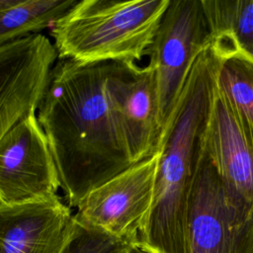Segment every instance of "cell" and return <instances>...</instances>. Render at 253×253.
I'll return each instance as SVG.
<instances>
[{"label":"cell","mask_w":253,"mask_h":253,"mask_svg":"<svg viewBox=\"0 0 253 253\" xmlns=\"http://www.w3.org/2000/svg\"><path fill=\"white\" fill-rule=\"evenodd\" d=\"M114 64L58 57L38 111L71 209L133 165L106 88Z\"/></svg>","instance_id":"6da1fadb"},{"label":"cell","mask_w":253,"mask_h":253,"mask_svg":"<svg viewBox=\"0 0 253 253\" xmlns=\"http://www.w3.org/2000/svg\"><path fill=\"white\" fill-rule=\"evenodd\" d=\"M220 64L211 42L197 57L163 129L154 201L138 236L137 249L144 253H187L188 197Z\"/></svg>","instance_id":"7a4b0ae2"},{"label":"cell","mask_w":253,"mask_h":253,"mask_svg":"<svg viewBox=\"0 0 253 253\" xmlns=\"http://www.w3.org/2000/svg\"><path fill=\"white\" fill-rule=\"evenodd\" d=\"M170 0H78L52 25L58 57L135 63L147 54Z\"/></svg>","instance_id":"3957f363"},{"label":"cell","mask_w":253,"mask_h":253,"mask_svg":"<svg viewBox=\"0 0 253 253\" xmlns=\"http://www.w3.org/2000/svg\"><path fill=\"white\" fill-rule=\"evenodd\" d=\"M187 253H253V202L225 185L204 139L188 197Z\"/></svg>","instance_id":"277c9868"},{"label":"cell","mask_w":253,"mask_h":253,"mask_svg":"<svg viewBox=\"0 0 253 253\" xmlns=\"http://www.w3.org/2000/svg\"><path fill=\"white\" fill-rule=\"evenodd\" d=\"M211 42L202 0H170L147 51L148 65L155 73L163 129L197 57Z\"/></svg>","instance_id":"5b68a950"},{"label":"cell","mask_w":253,"mask_h":253,"mask_svg":"<svg viewBox=\"0 0 253 253\" xmlns=\"http://www.w3.org/2000/svg\"><path fill=\"white\" fill-rule=\"evenodd\" d=\"M159 150L90 192L76 208V220L134 248L153 205Z\"/></svg>","instance_id":"8992f818"},{"label":"cell","mask_w":253,"mask_h":253,"mask_svg":"<svg viewBox=\"0 0 253 253\" xmlns=\"http://www.w3.org/2000/svg\"><path fill=\"white\" fill-rule=\"evenodd\" d=\"M57 167L36 114L0 136V204H18L58 196Z\"/></svg>","instance_id":"52a82bcc"},{"label":"cell","mask_w":253,"mask_h":253,"mask_svg":"<svg viewBox=\"0 0 253 253\" xmlns=\"http://www.w3.org/2000/svg\"><path fill=\"white\" fill-rule=\"evenodd\" d=\"M57 58L42 34L0 44V136L39 110Z\"/></svg>","instance_id":"ba28073f"},{"label":"cell","mask_w":253,"mask_h":253,"mask_svg":"<svg viewBox=\"0 0 253 253\" xmlns=\"http://www.w3.org/2000/svg\"><path fill=\"white\" fill-rule=\"evenodd\" d=\"M106 88L131 163L153 156L163 133L154 70L148 64L115 62Z\"/></svg>","instance_id":"9c48e42d"},{"label":"cell","mask_w":253,"mask_h":253,"mask_svg":"<svg viewBox=\"0 0 253 253\" xmlns=\"http://www.w3.org/2000/svg\"><path fill=\"white\" fill-rule=\"evenodd\" d=\"M76 223L59 196L0 204V253H62Z\"/></svg>","instance_id":"30bf717a"},{"label":"cell","mask_w":253,"mask_h":253,"mask_svg":"<svg viewBox=\"0 0 253 253\" xmlns=\"http://www.w3.org/2000/svg\"><path fill=\"white\" fill-rule=\"evenodd\" d=\"M204 143L225 185L253 202V152L218 83Z\"/></svg>","instance_id":"8fae6325"},{"label":"cell","mask_w":253,"mask_h":253,"mask_svg":"<svg viewBox=\"0 0 253 253\" xmlns=\"http://www.w3.org/2000/svg\"><path fill=\"white\" fill-rule=\"evenodd\" d=\"M218 54L242 51L253 59V0H202Z\"/></svg>","instance_id":"7c38bea8"},{"label":"cell","mask_w":253,"mask_h":253,"mask_svg":"<svg viewBox=\"0 0 253 253\" xmlns=\"http://www.w3.org/2000/svg\"><path fill=\"white\" fill-rule=\"evenodd\" d=\"M78 0H0V44L41 34Z\"/></svg>","instance_id":"4fadbf2b"},{"label":"cell","mask_w":253,"mask_h":253,"mask_svg":"<svg viewBox=\"0 0 253 253\" xmlns=\"http://www.w3.org/2000/svg\"><path fill=\"white\" fill-rule=\"evenodd\" d=\"M218 55V86L233 107L253 152V59L242 51Z\"/></svg>","instance_id":"5bb4252c"},{"label":"cell","mask_w":253,"mask_h":253,"mask_svg":"<svg viewBox=\"0 0 253 253\" xmlns=\"http://www.w3.org/2000/svg\"><path fill=\"white\" fill-rule=\"evenodd\" d=\"M135 249L101 230L77 221L75 230L62 253H132Z\"/></svg>","instance_id":"9a60e30c"},{"label":"cell","mask_w":253,"mask_h":253,"mask_svg":"<svg viewBox=\"0 0 253 253\" xmlns=\"http://www.w3.org/2000/svg\"><path fill=\"white\" fill-rule=\"evenodd\" d=\"M132 253H144V252H142L141 250H139V249H137V248H136Z\"/></svg>","instance_id":"2e32d148"}]
</instances>
